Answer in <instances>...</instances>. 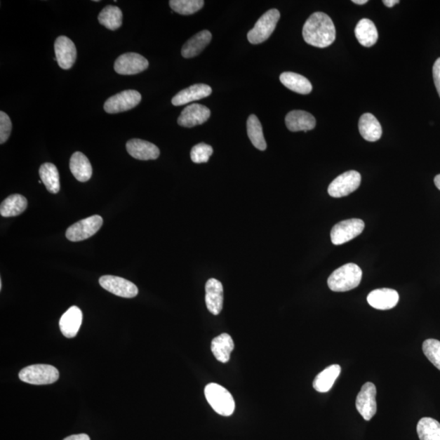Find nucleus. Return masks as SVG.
<instances>
[{
    "mask_svg": "<svg viewBox=\"0 0 440 440\" xmlns=\"http://www.w3.org/2000/svg\"><path fill=\"white\" fill-rule=\"evenodd\" d=\"M302 37L313 47L325 48L331 46L336 39L335 24L326 13H313L303 25Z\"/></svg>",
    "mask_w": 440,
    "mask_h": 440,
    "instance_id": "nucleus-1",
    "label": "nucleus"
},
{
    "mask_svg": "<svg viewBox=\"0 0 440 440\" xmlns=\"http://www.w3.org/2000/svg\"><path fill=\"white\" fill-rule=\"evenodd\" d=\"M362 279V270L355 264H347L340 267L328 277V286L332 291L346 292L355 289Z\"/></svg>",
    "mask_w": 440,
    "mask_h": 440,
    "instance_id": "nucleus-2",
    "label": "nucleus"
},
{
    "mask_svg": "<svg viewBox=\"0 0 440 440\" xmlns=\"http://www.w3.org/2000/svg\"><path fill=\"white\" fill-rule=\"evenodd\" d=\"M204 392L206 401L220 415L229 417L234 413V399L224 387L217 383H210L205 387Z\"/></svg>",
    "mask_w": 440,
    "mask_h": 440,
    "instance_id": "nucleus-3",
    "label": "nucleus"
},
{
    "mask_svg": "<svg viewBox=\"0 0 440 440\" xmlns=\"http://www.w3.org/2000/svg\"><path fill=\"white\" fill-rule=\"evenodd\" d=\"M281 18L277 9H270L258 20L254 28L248 32L247 38L252 44H260L269 39Z\"/></svg>",
    "mask_w": 440,
    "mask_h": 440,
    "instance_id": "nucleus-4",
    "label": "nucleus"
},
{
    "mask_svg": "<svg viewBox=\"0 0 440 440\" xmlns=\"http://www.w3.org/2000/svg\"><path fill=\"white\" fill-rule=\"evenodd\" d=\"M19 378L32 385H48L58 380V368L49 365H33L22 369Z\"/></svg>",
    "mask_w": 440,
    "mask_h": 440,
    "instance_id": "nucleus-5",
    "label": "nucleus"
},
{
    "mask_svg": "<svg viewBox=\"0 0 440 440\" xmlns=\"http://www.w3.org/2000/svg\"><path fill=\"white\" fill-rule=\"evenodd\" d=\"M365 229V222L360 219L347 220L338 222L331 230V241L340 246L356 239Z\"/></svg>",
    "mask_w": 440,
    "mask_h": 440,
    "instance_id": "nucleus-6",
    "label": "nucleus"
},
{
    "mask_svg": "<svg viewBox=\"0 0 440 440\" xmlns=\"http://www.w3.org/2000/svg\"><path fill=\"white\" fill-rule=\"evenodd\" d=\"M103 225L102 217L95 215L75 222L67 231V239L72 241L88 239L100 229Z\"/></svg>",
    "mask_w": 440,
    "mask_h": 440,
    "instance_id": "nucleus-7",
    "label": "nucleus"
},
{
    "mask_svg": "<svg viewBox=\"0 0 440 440\" xmlns=\"http://www.w3.org/2000/svg\"><path fill=\"white\" fill-rule=\"evenodd\" d=\"M142 99L140 93L135 90H126L113 95L105 101L104 109L106 113L118 114L133 109Z\"/></svg>",
    "mask_w": 440,
    "mask_h": 440,
    "instance_id": "nucleus-8",
    "label": "nucleus"
},
{
    "mask_svg": "<svg viewBox=\"0 0 440 440\" xmlns=\"http://www.w3.org/2000/svg\"><path fill=\"white\" fill-rule=\"evenodd\" d=\"M361 183V175L356 171H349L338 175L328 186V193L333 197L348 196L358 189Z\"/></svg>",
    "mask_w": 440,
    "mask_h": 440,
    "instance_id": "nucleus-9",
    "label": "nucleus"
},
{
    "mask_svg": "<svg viewBox=\"0 0 440 440\" xmlns=\"http://www.w3.org/2000/svg\"><path fill=\"white\" fill-rule=\"evenodd\" d=\"M149 67L148 60L143 55L128 53L119 55L114 63V70L122 75H134L145 72Z\"/></svg>",
    "mask_w": 440,
    "mask_h": 440,
    "instance_id": "nucleus-10",
    "label": "nucleus"
},
{
    "mask_svg": "<svg viewBox=\"0 0 440 440\" xmlns=\"http://www.w3.org/2000/svg\"><path fill=\"white\" fill-rule=\"evenodd\" d=\"M376 394L375 385L372 382H366L356 397L357 411L366 421L371 420L377 412Z\"/></svg>",
    "mask_w": 440,
    "mask_h": 440,
    "instance_id": "nucleus-11",
    "label": "nucleus"
},
{
    "mask_svg": "<svg viewBox=\"0 0 440 440\" xmlns=\"http://www.w3.org/2000/svg\"><path fill=\"white\" fill-rule=\"evenodd\" d=\"M100 285L114 295L131 298L138 295V288L128 280L115 276H103L100 278Z\"/></svg>",
    "mask_w": 440,
    "mask_h": 440,
    "instance_id": "nucleus-12",
    "label": "nucleus"
},
{
    "mask_svg": "<svg viewBox=\"0 0 440 440\" xmlns=\"http://www.w3.org/2000/svg\"><path fill=\"white\" fill-rule=\"evenodd\" d=\"M55 58L63 69L72 68L77 58V50L72 40L67 36H59L54 44Z\"/></svg>",
    "mask_w": 440,
    "mask_h": 440,
    "instance_id": "nucleus-13",
    "label": "nucleus"
},
{
    "mask_svg": "<svg viewBox=\"0 0 440 440\" xmlns=\"http://www.w3.org/2000/svg\"><path fill=\"white\" fill-rule=\"evenodd\" d=\"M211 110L200 104H192L182 111L178 119V124L183 128H194L204 124L209 119Z\"/></svg>",
    "mask_w": 440,
    "mask_h": 440,
    "instance_id": "nucleus-14",
    "label": "nucleus"
},
{
    "mask_svg": "<svg viewBox=\"0 0 440 440\" xmlns=\"http://www.w3.org/2000/svg\"><path fill=\"white\" fill-rule=\"evenodd\" d=\"M399 300V293L392 289H378L368 293V305L378 310H390L396 307Z\"/></svg>",
    "mask_w": 440,
    "mask_h": 440,
    "instance_id": "nucleus-15",
    "label": "nucleus"
},
{
    "mask_svg": "<svg viewBox=\"0 0 440 440\" xmlns=\"http://www.w3.org/2000/svg\"><path fill=\"white\" fill-rule=\"evenodd\" d=\"M206 305L212 314L219 315L224 305V288L222 283L211 278L206 284Z\"/></svg>",
    "mask_w": 440,
    "mask_h": 440,
    "instance_id": "nucleus-16",
    "label": "nucleus"
},
{
    "mask_svg": "<svg viewBox=\"0 0 440 440\" xmlns=\"http://www.w3.org/2000/svg\"><path fill=\"white\" fill-rule=\"evenodd\" d=\"M126 150L134 159L142 161L155 160L160 155V150L149 141L133 139L126 143Z\"/></svg>",
    "mask_w": 440,
    "mask_h": 440,
    "instance_id": "nucleus-17",
    "label": "nucleus"
},
{
    "mask_svg": "<svg viewBox=\"0 0 440 440\" xmlns=\"http://www.w3.org/2000/svg\"><path fill=\"white\" fill-rule=\"evenodd\" d=\"M83 322V313L78 307L73 306L65 312L60 320V331L65 337L74 338L77 335Z\"/></svg>",
    "mask_w": 440,
    "mask_h": 440,
    "instance_id": "nucleus-18",
    "label": "nucleus"
},
{
    "mask_svg": "<svg viewBox=\"0 0 440 440\" xmlns=\"http://www.w3.org/2000/svg\"><path fill=\"white\" fill-rule=\"evenodd\" d=\"M212 93L210 86L204 84L192 85L191 87L182 90L175 95L171 100L172 105L180 106L187 105L193 101L201 100L209 97Z\"/></svg>",
    "mask_w": 440,
    "mask_h": 440,
    "instance_id": "nucleus-19",
    "label": "nucleus"
},
{
    "mask_svg": "<svg viewBox=\"0 0 440 440\" xmlns=\"http://www.w3.org/2000/svg\"><path fill=\"white\" fill-rule=\"evenodd\" d=\"M287 128L293 133L307 131L315 128L316 122L314 116L302 110H293L286 117Z\"/></svg>",
    "mask_w": 440,
    "mask_h": 440,
    "instance_id": "nucleus-20",
    "label": "nucleus"
},
{
    "mask_svg": "<svg viewBox=\"0 0 440 440\" xmlns=\"http://www.w3.org/2000/svg\"><path fill=\"white\" fill-rule=\"evenodd\" d=\"M359 131L364 139L369 142L380 140L382 129L380 123L372 114H364L359 121Z\"/></svg>",
    "mask_w": 440,
    "mask_h": 440,
    "instance_id": "nucleus-21",
    "label": "nucleus"
},
{
    "mask_svg": "<svg viewBox=\"0 0 440 440\" xmlns=\"http://www.w3.org/2000/svg\"><path fill=\"white\" fill-rule=\"evenodd\" d=\"M212 34L209 30H202L187 41L181 50V54L185 58H193L200 54L210 44Z\"/></svg>",
    "mask_w": 440,
    "mask_h": 440,
    "instance_id": "nucleus-22",
    "label": "nucleus"
},
{
    "mask_svg": "<svg viewBox=\"0 0 440 440\" xmlns=\"http://www.w3.org/2000/svg\"><path fill=\"white\" fill-rule=\"evenodd\" d=\"M69 169L75 179L80 182H87L93 175V166L87 156L81 152H76L72 155Z\"/></svg>",
    "mask_w": 440,
    "mask_h": 440,
    "instance_id": "nucleus-23",
    "label": "nucleus"
},
{
    "mask_svg": "<svg viewBox=\"0 0 440 440\" xmlns=\"http://www.w3.org/2000/svg\"><path fill=\"white\" fill-rule=\"evenodd\" d=\"M356 37L362 46L371 48L378 39L376 25L371 20L364 18L358 22L355 29Z\"/></svg>",
    "mask_w": 440,
    "mask_h": 440,
    "instance_id": "nucleus-24",
    "label": "nucleus"
},
{
    "mask_svg": "<svg viewBox=\"0 0 440 440\" xmlns=\"http://www.w3.org/2000/svg\"><path fill=\"white\" fill-rule=\"evenodd\" d=\"M280 80L285 87L298 94L307 95L311 93L312 91L310 81L305 76L296 73H282L280 76Z\"/></svg>",
    "mask_w": 440,
    "mask_h": 440,
    "instance_id": "nucleus-25",
    "label": "nucleus"
},
{
    "mask_svg": "<svg viewBox=\"0 0 440 440\" xmlns=\"http://www.w3.org/2000/svg\"><path fill=\"white\" fill-rule=\"evenodd\" d=\"M234 349V342L227 333H222L211 342V351L217 361L227 363L230 360V355Z\"/></svg>",
    "mask_w": 440,
    "mask_h": 440,
    "instance_id": "nucleus-26",
    "label": "nucleus"
},
{
    "mask_svg": "<svg viewBox=\"0 0 440 440\" xmlns=\"http://www.w3.org/2000/svg\"><path fill=\"white\" fill-rule=\"evenodd\" d=\"M341 367L338 365L328 366L319 373L313 382V387L318 392H328L333 387L338 376L340 375Z\"/></svg>",
    "mask_w": 440,
    "mask_h": 440,
    "instance_id": "nucleus-27",
    "label": "nucleus"
},
{
    "mask_svg": "<svg viewBox=\"0 0 440 440\" xmlns=\"http://www.w3.org/2000/svg\"><path fill=\"white\" fill-rule=\"evenodd\" d=\"M28 202L21 194H13L4 200L0 206V214L3 217L18 216L27 209Z\"/></svg>",
    "mask_w": 440,
    "mask_h": 440,
    "instance_id": "nucleus-28",
    "label": "nucleus"
},
{
    "mask_svg": "<svg viewBox=\"0 0 440 440\" xmlns=\"http://www.w3.org/2000/svg\"><path fill=\"white\" fill-rule=\"evenodd\" d=\"M39 176L49 193L58 194L60 189L59 172L53 164L46 163L40 166Z\"/></svg>",
    "mask_w": 440,
    "mask_h": 440,
    "instance_id": "nucleus-29",
    "label": "nucleus"
},
{
    "mask_svg": "<svg viewBox=\"0 0 440 440\" xmlns=\"http://www.w3.org/2000/svg\"><path fill=\"white\" fill-rule=\"evenodd\" d=\"M99 22L110 30H116L122 27L123 13L119 7L108 5L99 14Z\"/></svg>",
    "mask_w": 440,
    "mask_h": 440,
    "instance_id": "nucleus-30",
    "label": "nucleus"
},
{
    "mask_svg": "<svg viewBox=\"0 0 440 440\" xmlns=\"http://www.w3.org/2000/svg\"><path fill=\"white\" fill-rule=\"evenodd\" d=\"M247 133L251 143L256 149L261 151L266 150L267 144L262 125L255 114H251L247 120Z\"/></svg>",
    "mask_w": 440,
    "mask_h": 440,
    "instance_id": "nucleus-31",
    "label": "nucleus"
},
{
    "mask_svg": "<svg viewBox=\"0 0 440 440\" xmlns=\"http://www.w3.org/2000/svg\"><path fill=\"white\" fill-rule=\"evenodd\" d=\"M417 431L420 440H440V423L433 418L420 420Z\"/></svg>",
    "mask_w": 440,
    "mask_h": 440,
    "instance_id": "nucleus-32",
    "label": "nucleus"
},
{
    "mask_svg": "<svg viewBox=\"0 0 440 440\" xmlns=\"http://www.w3.org/2000/svg\"><path fill=\"white\" fill-rule=\"evenodd\" d=\"M170 6L174 12L181 15H192L204 8V0H171Z\"/></svg>",
    "mask_w": 440,
    "mask_h": 440,
    "instance_id": "nucleus-33",
    "label": "nucleus"
},
{
    "mask_svg": "<svg viewBox=\"0 0 440 440\" xmlns=\"http://www.w3.org/2000/svg\"><path fill=\"white\" fill-rule=\"evenodd\" d=\"M422 350L428 360L440 371V342L427 340L423 342Z\"/></svg>",
    "mask_w": 440,
    "mask_h": 440,
    "instance_id": "nucleus-34",
    "label": "nucleus"
},
{
    "mask_svg": "<svg viewBox=\"0 0 440 440\" xmlns=\"http://www.w3.org/2000/svg\"><path fill=\"white\" fill-rule=\"evenodd\" d=\"M213 154V149L209 145L201 143L193 147L191 150V159L195 164H205Z\"/></svg>",
    "mask_w": 440,
    "mask_h": 440,
    "instance_id": "nucleus-35",
    "label": "nucleus"
},
{
    "mask_svg": "<svg viewBox=\"0 0 440 440\" xmlns=\"http://www.w3.org/2000/svg\"><path fill=\"white\" fill-rule=\"evenodd\" d=\"M11 119L4 111L0 112V144L3 145L8 140L12 131Z\"/></svg>",
    "mask_w": 440,
    "mask_h": 440,
    "instance_id": "nucleus-36",
    "label": "nucleus"
},
{
    "mask_svg": "<svg viewBox=\"0 0 440 440\" xmlns=\"http://www.w3.org/2000/svg\"><path fill=\"white\" fill-rule=\"evenodd\" d=\"M433 78L434 85L440 98V58L436 60L433 67Z\"/></svg>",
    "mask_w": 440,
    "mask_h": 440,
    "instance_id": "nucleus-37",
    "label": "nucleus"
},
{
    "mask_svg": "<svg viewBox=\"0 0 440 440\" xmlns=\"http://www.w3.org/2000/svg\"><path fill=\"white\" fill-rule=\"evenodd\" d=\"M64 440H91L90 437L88 434H74V436H68L65 438Z\"/></svg>",
    "mask_w": 440,
    "mask_h": 440,
    "instance_id": "nucleus-38",
    "label": "nucleus"
},
{
    "mask_svg": "<svg viewBox=\"0 0 440 440\" xmlns=\"http://www.w3.org/2000/svg\"><path fill=\"white\" fill-rule=\"evenodd\" d=\"M399 3V0H383V4L388 8H392Z\"/></svg>",
    "mask_w": 440,
    "mask_h": 440,
    "instance_id": "nucleus-39",
    "label": "nucleus"
},
{
    "mask_svg": "<svg viewBox=\"0 0 440 440\" xmlns=\"http://www.w3.org/2000/svg\"><path fill=\"white\" fill-rule=\"evenodd\" d=\"M434 185H436L438 189L440 190V174L436 175V178H434Z\"/></svg>",
    "mask_w": 440,
    "mask_h": 440,
    "instance_id": "nucleus-40",
    "label": "nucleus"
},
{
    "mask_svg": "<svg viewBox=\"0 0 440 440\" xmlns=\"http://www.w3.org/2000/svg\"><path fill=\"white\" fill-rule=\"evenodd\" d=\"M352 2L356 4L363 5L367 4L368 0H353Z\"/></svg>",
    "mask_w": 440,
    "mask_h": 440,
    "instance_id": "nucleus-41",
    "label": "nucleus"
},
{
    "mask_svg": "<svg viewBox=\"0 0 440 440\" xmlns=\"http://www.w3.org/2000/svg\"><path fill=\"white\" fill-rule=\"evenodd\" d=\"M0 289L2 290V281H0Z\"/></svg>",
    "mask_w": 440,
    "mask_h": 440,
    "instance_id": "nucleus-42",
    "label": "nucleus"
}]
</instances>
